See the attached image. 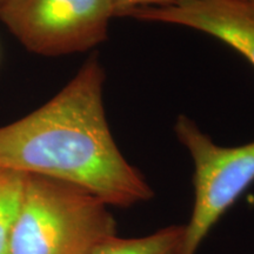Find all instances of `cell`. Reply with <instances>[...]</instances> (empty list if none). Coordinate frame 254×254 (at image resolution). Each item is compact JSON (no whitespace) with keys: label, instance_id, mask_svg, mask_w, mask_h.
<instances>
[{"label":"cell","instance_id":"cell-1","mask_svg":"<svg viewBox=\"0 0 254 254\" xmlns=\"http://www.w3.org/2000/svg\"><path fill=\"white\" fill-rule=\"evenodd\" d=\"M105 69L98 55L55 97L0 127V170L79 186L109 206L131 207L154 196L114 140L104 106Z\"/></svg>","mask_w":254,"mask_h":254},{"label":"cell","instance_id":"cell-2","mask_svg":"<svg viewBox=\"0 0 254 254\" xmlns=\"http://www.w3.org/2000/svg\"><path fill=\"white\" fill-rule=\"evenodd\" d=\"M117 232L109 205L91 192L25 174L23 201L6 254H82Z\"/></svg>","mask_w":254,"mask_h":254},{"label":"cell","instance_id":"cell-3","mask_svg":"<svg viewBox=\"0 0 254 254\" xmlns=\"http://www.w3.org/2000/svg\"><path fill=\"white\" fill-rule=\"evenodd\" d=\"M174 132L194 164V206L186 225V254H195L209 231L254 183V141L217 145L189 117H178Z\"/></svg>","mask_w":254,"mask_h":254},{"label":"cell","instance_id":"cell-4","mask_svg":"<svg viewBox=\"0 0 254 254\" xmlns=\"http://www.w3.org/2000/svg\"><path fill=\"white\" fill-rule=\"evenodd\" d=\"M112 0H5L0 21L34 55L60 57L81 53L104 43Z\"/></svg>","mask_w":254,"mask_h":254},{"label":"cell","instance_id":"cell-5","mask_svg":"<svg viewBox=\"0 0 254 254\" xmlns=\"http://www.w3.org/2000/svg\"><path fill=\"white\" fill-rule=\"evenodd\" d=\"M124 17L202 32L234 49L254 66V0H189L165 7L134 8Z\"/></svg>","mask_w":254,"mask_h":254},{"label":"cell","instance_id":"cell-6","mask_svg":"<svg viewBox=\"0 0 254 254\" xmlns=\"http://www.w3.org/2000/svg\"><path fill=\"white\" fill-rule=\"evenodd\" d=\"M82 254H186V225H171L150 236L98 241Z\"/></svg>","mask_w":254,"mask_h":254},{"label":"cell","instance_id":"cell-7","mask_svg":"<svg viewBox=\"0 0 254 254\" xmlns=\"http://www.w3.org/2000/svg\"><path fill=\"white\" fill-rule=\"evenodd\" d=\"M25 174L0 170V254L7 253L9 239L23 201Z\"/></svg>","mask_w":254,"mask_h":254},{"label":"cell","instance_id":"cell-8","mask_svg":"<svg viewBox=\"0 0 254 254\" xmlns=\"http://www.w3.org/2000/svg\"><path fill=\"white\" fill-rule=\"evenodd\" d=\"M116 17H124L127 12L141 7H165L176 5L180 0H112Z\"/></svg>","mask_w":254,"mask_h":254},{"label":"cell","instance_id":"cell-9","mask_svg":"<svg viewBox=\"0 0 254 254\" xmlns=\"http://www.w3.org/2000/svg\"><path fill=\"white\" fill-rule=\"evenodd\" d=\"M4 1H5V0H0V7H1V5L4 4Z\"/></svg>","mask_w":254,"mask_h":254},{"label":"cell","instance_id":"cell-10","mask_svg":"<svg viewBox=\"0 0 254 254\" xmlns=\"http://www.w3.org/2000/svg\"><path fill=\"white\" fill-rule=\"evenodd\" d=\"M183 1H189V0H180V2H183ZM178 4H179V2H178Z\"/></svg>","mask_w":254,"mask_h":254}]
</instances>
